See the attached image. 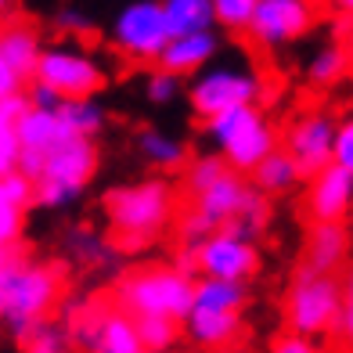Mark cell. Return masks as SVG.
I'll return each instance as SVG.
<instances>
[{
  "label": "cell",
  "instance_id": "cell-1",
  "mask_svg": "<svg viewBox=\"0 0 353 353\" xmlns=\"http://www.w3.org/2000/svg\"><path fill=\"white\" fill-rule=\"evenodd\" d=\"M173 213V191L163 181H141L112 188L105 195V216L119 234L123 249H141L166 228Z\"/></svg>",
  "mask_w": 353,
  "mask_h": 353
},
{
  "label": "cell",
  "instance_id": "cell-2",
  "mask_svg": "<svg viewBox=\"0 0 353 353\" xmlns=\"http://www.w3.org/2000/svg\"><path fill=\"white\" fill-rule=\"evenodd\" d=\"M94 170H98V148L94 137L83 134H69L61 137L51 152L43 155L40 173L33 176V199L47 210H65L72 205L83 188L90 184Z\"/></svg>",
  "mask_w": 353,
  "mask_h": 353
},
{
  "label": "cell",
  "instance_id": "cell-3",
  "mask_svg": "<svg viewBox=\"0 0 353 353\" xmlns=\"http://www.w3.org/2000/svg\"><path fill=\"white\" fill-rule=\"evenodd\" d=\"M58 303V270L40 263H22L8 252L0 270V317L14 335H22L33 321L47 317Z\"/></svg>",
  "mask_w": 353,
  "mask_h": 353
},
{
  "label": "cell",
  "instance_id": "cell-4",
  "mask_svg": "<svg viewBox=\"0 0 353 353\" xmlns=\"http://www.w3.org/2000/svg\"><path fill=\"white\" fill-rule=\"evenodd\" d=\"M205 130H210L220 159L238 173H249L278 144L274 126H270L267 116L256 108V101L231 105V108L216 112V116L205 119Z\"/></svg>",
  "mask_w": 353,
  "mask_h": 353
},
{
  "label": "cell",
  "instance_id": "cell-5",
  "mask_svg": "<svg viewBox=\"0 0 353 353\" xmlns=\"http://www.w3.org/2000/svg\"><path fill=\"white\" fill-rule=\"evenodd\" d=\"M191 285H195V278L181 267H148L119 285V303L134 317L163 314L173 321H184L191 307Z\"/></svg>",
  "mask_w": 353,
  "mask_h": 353
},
{
  "label": "cell",
  "instance_id": "cell-6",
  "mask_svg": "<svg viewBox=\"0 0 353 353\" xmlns=\"http://www.w3.org/2000/svg\"><path fill=\"white\" fill-rule=\"evenodd\" d=\"M288 332L310 335V339H321V335L335 332V317H339V281L325 270L303 267L292 292H288Z\"/></svg>",
  "mask_w": 353,
  "mask_h": 353
},
{
  "label": "cell",
  "instance_id": "cell-7",
  "mask_svg": "<svg viewBox=\"0 0 353 353\" xmlns=\"http://www.w3.org/2000/svg\"><path fill=\"white\" fill-rule=\"evenodd\" d=\"M263 94V76L245 65H202L191 79V108L195 116L210 119L231 105H249Z\"/></svg>",
  "mask_w": 353,
  "mask_h": 353
},
{
  "label": "cell",
  "instance_id": "cell-8",
  "mask_svg": "<svg viewBox=\"0 0 353 353\" xmlns=\"http://www.w3.org/2000/svg\"><path fill=\"white\" fill-rule=\"evenodd\" d=\"M112 43L134 61H155L163 43L170 40V29L163 19L159 0H126L112 19Z\"/></svg>",
  "mask_w": 353,
  "mask_h": 353
},
{
  "label": "cell",
  "instance_id": "cell-9",
  "mask_svg": "<svg viewBox=\"0 0 353 353\" xmlns=\"http://www.w3.org/2000/svg\"><path fill=\"white\" fill-rule=\"evenodd\" d=\"M310 26L314 0H256L242 33L263 51H278V47H288L299 37H307Z\"/></svg>",
  "mask_w": 353,
  "mask_h": 353
},
{
  "label": "cell",
  "instance_id": "cell-10",
  "mask_svg": "<svg viewBox=\"0 0 353 353\" xmlns=\"http://www.w3.org/2000/svg\"><path fill=\"white\" fill-rule=\"evenodd\" d=\"M33 76L51 83L61 98H87V94H98V87L105 83L98 58L87 54L83 47H69V43L43 47Z\"/></svg>",
  "mask_w": 353,
  "mask_h": 353
},
{
  "label": "cell",
  "instance_id": "cell-11",
  "mask_svg": "<svg viewBox=\"0 0 353 353\" xmlns=\"http://www.w3.org/2000/svg\"><path fill=\"white\" fill-rule=\"evenodd\" d=\"M195 267L205 278H228V281H249L260 270V252L256 242L234 234V231H210L195 245Z\"/></svg>",
  "mask_w": 353,
  "mask_h": 353
},
{
  "label": "cell",
  "instance_id": "cell-12",
  "mask_svg": "<svg viewBox=\"0 0 353 353\" xmlns=\"http://www.w3.org/2000/svg\"><path fill=\"white\" fill-rule=\"evenodd\" d=\"M14 134H19V166H14V170L26 173L29 181L40 173L43 155L51 152L61 137H69L65 123L58 119V112L33 108V105H26V112L14 119Z\"/></svg>",
  "mask_w": 353,
  "mask_h": 353
},
{
  "label": "cell",
  "instance_id": "cell-13",
  "mask_svg": "<svg viewBox=\"0 0 353 353\" xmlns=\"http://www.w3.org/2000/svg\"><path fill=\"white\" fill-rule=\"evenodd\" d=\"M332 137H335V119L325 112H310L299 123H292V130L285 137V152L299 166V176H314L321 166L332 163Z\"/></svg>",
  "mask_w": 353,
  "mask_h": 353
},
{
  "label": "cell",
  "instance_id": "cell-14",
  "mask_svg": "<svg viewBox=\"0 0 353 353\" xmlns=\"http://www.w3.org/2000/svg\"><path fill=\"white\" fill-rule=\"evenodd\" d=\"M353 210V173L343 166H321L310 176L307 191V213L310 220H346Z\"/></svg>",
  "mask_w": 353,
  "mask_h": 353
},
{
  "label": "cell",
  "instance_id": "cell-15",
  "mask_svg": "<svg viewBox=\"0 0 353 353\" xmlns=\"http://www.w3.org/2000/svg\"><path fill=\"white\" fill-rule=\"evenodd\" d=\"M216 33L213 29H195V33H176L163 43L155 65L159 69H170L176 76H195L202 65H210L213 54H216Z\"/></svg>",
  "mask_w": 353,
  "mask_h": 353
},
{
  "label": "cell",
  "instance_id": "cell-16",
  "mask_svg": "<svg viewBox=\"0 0 353 353\" xmlns=\"http://www.w3.org/2000/svg\"><path fill=\"white\" fill-rule=\"evenodd\" d=\"M79 343H87L98 353H141V339H137V325L134 314L126 310H108L98 314V321L90 317V325L79 328Z\"/></svg>",
  "mask_w": 353,
  "mask_h": 353
},
{
  "label": "cell",
  "instance_id": "cell-17",
  "mask_svg": "<svg viewBox=\"0 0 353 353\" xmlns=\"http://www.w3.org/2000/svg\"><path fill=\"white\" fill-rule=\"evenodd\" d=\"M245 181H242V173L238 170H223L220 176H213L210 184H205L202 191H195V195H191V210L195 213H202L205 220L213 223V228H223V223L231 220V213L238 210V202H242V195H245Z\"/></svg>",
  "mask_w": 353,
  "mask_h": 353
},
{
  "label": "cell",
  "instance_id": "cell-18",
  "mask_svg": "<svg viewBox=\"0 0 353 353\" xmlns=\"http://www.w3.org/2000/svg\"><path fill=\"white\" fill-rule=\"evenodd\" d=\"M184 332L195 346H228L242 332V310H205V307H188L184 314Z\"/></svg>",
  "mask_w": 353,
  "mask_h": 353
},
{
  "label": "cell",
  "instance_id": "cell-19",
  "mask_svg": "<svg viewBox=\"0 0 353 353\" xmlns=\"http://www.w3.org/2000/svg\"><path fill=\"white\" fill-rule=\"evenodd\" d=\"M350 260V234L343 220H314V231L307 238V267L335 274Z\"/></svg>",
  "mask_w": 353,
  "mask_h": 353
},
{
  "label": "cell",
  "instance_id": "cell-20",
  "mask_svg": "<svg viewBox=\"0 0 353 353\" xmlns=\"http://www.w3.org/2000/svg\"><path fill=\"white\" fill-rule=\"evenodd\" d=\"M40 51H43V43H40V37H37V29H33V26L11 22V26L0 29V58H4L22 79H26V76H33Z\"/></svg>",
  "mask_w": 353,
  "mask_h": 353
},
{
  "label": "cell",
  "instance_id": "cell-21",
  "mask_svg": "<svg viewBox=\"0 0 353 353\" xmlns=\"http://www.w3.org/2000/svg\"><path fill=\"white\" fill-rule=\"evenodd\" d=\"M249 173H252V188H260L263 195H285V191H292L296 181H299V166L292 163V155L285 148H278V144Z\"/></svg>",
  "mask_w": 353,
  "mask_h": 353
},
{
  "label": "cell",
  "instance_id": "cell-22",
  "mask_svg": "<svg viewBox=\"0 0 353 353\" xmlns=\"http://www.w3.org/2000/svg\"><path fill=\"white\" fill-rule=\"evenodd\" d=\"M137 148L155 170H163V173H173V170L188 166V144L181 137L166 134V130H144L137 137Z\"/></svg>",
  "mask_w": 353,
  "mask_h": 353
},
{
  "label": "cell",
  "instance_id": "cell-23",
  "mask_svg": "<svg viewBox=\"0 0 353 353\" xmlns=\"http://www.w3.org/2000/svg\"><path fill=\"white\" fill-rule=\"evenodd\" d=\"M267 220H270V202H267V195L260 188H245V195H242V202H238V210L231 213V220L223 223L228 231H234V234H242V238H249V242H256L263 231H267Z\"/></svg>",
  "mask_w": 353,
  "mask_h": 353
},
{
  "label": "cell",
  "instance_id": "cell-24",
  "mask_svg": "<svg viewBox=\"0 0 353 353\" xmlns=\"http://www.w3.org/2000/svg\"><path fill=\"white\" fill-rule=\"evenodd\" d=\"M170 37L195 33V29H213V4L210 0H159Z\"/></svg>",
  "mask_w": 353,
  "mask_h": 353
},
{
  "label": "cell",
  "instance_id": "cell-25",
  "mask_svg": "<svg viewBox=\"0 0 353 353\" xmlns=\"http://www.w3.org/2000/svg\"><path fill=\"white\" fill-rule=\"evenodd\" d=\"M54 112H58V119L65 123L69 134L94 137V134H101V126H105V108L94 101V94H87V98H61V105Z\"/></svg>",
  "mask_w": 353,
  "mask_h": 353
},
{
  "label": "cell",
  "instance_id": "cell-26",
  "mask_svg": "<svg viewBox=\"0 0 353 353\" xmlns=\"http://www.w3.org/2000/svg\"><path fill=\"white\" fill-rule=\"evenodd\" d=\"M26 105L29 101L22 98V94L0 98V176L19 166V134H14V119L26 112Z\"/></svg>",
  "mask_w": 353,
  "mask_h": 353
},
{
  "label": "cell",
  "instance_id": "cell-27",
  "mask_svg": "<svg viewBox=\"0 0 353 353\" xmlns=\"http://www.w3.org/2000/svg\"><path fill=\"white\" fill-rule=\"evenodd\" d=\"M26 350H33V353H61V350H69V332L61 328V325H54V321H47V317H40V321H33L22 335H14Z\"/></svg>",
  "mask_w": 353,
  "mask_h": 353
},
{
  "label": "cell",
  "instance_id": "cell-28",
  "mask_svg": "<svg viewBox=\"0 0 353 353\" xmlns=\"http://www.w3.org/2000/svg\"><path fill=\"white\" fill-rule=\"evenodd\" d=\"M134 325H137V339L144 350H170L176 343V325L181 321L163 317V314H141L134 317Z\"/></svg>",
  "mask_w": 353,
  "mask_h": 353
},
{
  "label": "cell",
  "instance_id": "cell-29",
  "mask_svg": "<svg viewBox=\"0 0 353 353\" xmlns=\"http://www.w3.org/2000/svg\"><path fill=\"white\" fill-rule=\"evenodd\" d=\"M346 65H350V54L343 51V47H321V51L310 58V65H307V79L314 87H328V83L346 76Z\"/></svg>",
  "mask_w": 353,
  "mask_h": 353
},
{
  "label": "cell",
  "instance_id": "cell-30",
  "mask_svg": "<svg viewBox=\"0 0 353 353\" xmlns=\"http://www.w3.org/2000/svg\"><path fill=\"white\" fill-rule=\"evenodd\" d=\"M210 4H213V26L242 33L252 8H256V0H210Z\"/></svg>",
  "mask_w": 353,
  "mask_h": 353
},
{
  "label": "cell",
  "instance_id": "cell-31",
  "mask_svg": "<svg viewBox=\"0 0 353 353\" xmlns=\"http://www.w3.org/2000/svg\"><path fill=\"white\" fill-rule=\"evenodd\" d=\"M22 234V205L8 199L4 184H0V249H11Z\"/></svg>",
  "mask_w": 353,
  "mask_h": 353
},
{
  "label": "cell",
  "instance_id": "cell-32",
  "mask_svg": "<svg viewBox=\"0 0 353 353\" xmlns=\"http://www.w3.org/2000/svg\"><path fill=\"white\" fill-rule=\"evenodd\" d=\"M335 332L339 339L353 346V263L346 267V274L339 281V317H335Z\"/></svg>",
  "mask_w": 353,
  "mask_h": 353
},
{
  "label": "cell",
  "instance_id": "cell-33",
  "mask_svg": "<svg viewBox=\"0 0 353 353\" xmlns=\"http://www.w3.org/2000/svg\"><path fill=\"white\" fill-rule=\"evenodd\" d=\"M144 94H148L152 105H173L176 98H181V76L170 72V69H159L148 76V87H144Z\"/></svg>",
  "mask_w": 353,
  "mask_h": 353
},
{
  "label": "cell",
  "instance_id": "cell-34",
  "mask_svg": "<svg viewBox=\"0 0 353 353\" xmlns=\"http://www.w3.org/2000/svg\"><path fill=\"white\" fill-rule=\"evenodd\" d=\"M223 170H228V163H223L220 155H202V159H195V163L188 166V191L195 195V191H202V188L210 184L213 176H220Z\"/></svg>",
  "mask_w": 353,
  "mask_h": 353
},
{
  "label": "cell",
  "instance_id": "cell-35",
  "mask_svg": "<svg viewBox=\"0 0 353 353\" xmlns=\"http://www.w3.org/2000/svg\"><path fill=\"white\" fill-rule=\"evenodd\" d=\"M332 163L353 173V119L335 123V137H332Z\"/></svg>",
  "mask_w": 353,
  "mask_h": 353
},
{
  "label": "cell",
  "instance_id": "cell-36",
  "mask_svg": "<svg viewBox=\"0 0 353 353\" xmlns=\"http://www.w3.org/2000/svg\"><path fill=\"white\" fill-rule=\"evenodd\" d=\"M0 184H4V191H8V199L11 202H19L22 210L29 202H33V181H29L26 173H19V170H11V173H4L0 176Z\"/></svg>",
  "mask_w": 353,
  "mask_h": 353
},
{
  "label": "cell",
  "instance_id": "cell-37",
  "mask_svg": "<svg viewBox=\"0 0 353 353\" xmlns=\"http://www.w3.org/2000/svg\"><path fill=\"white\" fill-rule=\"evenodd\" d=\"M29 105H33V108H58L61 105V94L51 87V83H43V79H37L33 76V87H29V98H26Z\"/></svg>",
  "mask_w": 353,
  "mask_h": 353
},
{
  "label": "cell",
  "instance_id": "cell-38",
  "mask_svg": "<svg viewBox=\"0 0 353 353\" xmlns=\"http://www.w3.org/2000/svg\"><path fill=\"white\" fill-rule=\"evenodd\" d=\"M58 29H65L72 37H83V33H90V14H83L79 8H61L58 11Z\"/></svg>",
  "mask_w": 353,
  "mask_h": 353
},
{
  "label": "cell",
  "instance_id": "cell-39",
  "mask_svg": "<svg viewBox=\"0 0 353 353\" xmlns=\"http://www.w3.org/2000/svg\"><path fill=\"white\" fill-rule=\"evenodd\" d=\"M210 231H213V223L205 220L202 213H195V210H191V213L184 216V223H181V234H184V242H188V245H199Z\"/></svg>",
  "mask_w": 353,
  "mask_h": 353
},
{
  "label": "cell",
  "instance_id": "cell-40",
  "mask_svg": "<svg viewBox=\"0 0 353 353\" xmlns=\"http://www.w3.org/2000/svg\"><path fill=\"white\" fill-rule=\"evenodd\" d=\"M274 350H278V353H314L317 346H314V339H310V335L288 332V335H281V339L274 343Z\"/></svg>",
  "mask_w": 353,
  "mask_h": 353
},
{
  "label": "cell",
  "instance_id": "cell-41",
  "mask_svg": "<svg viewBox=\"0 0 353 353\" xmlns=\"http://www.w3.org/2000/svg\"><path fill=\"white\" fill-rule=\"evenodd\" d=\"M19 87H22V76L14 72L4 58H0V98H8V94H19Z\"/></svg>",
  "mask_w": 353,
  "mask_h": 353
},
{
  "label": "cell",
  "instance_id": "cell-42",
  "mask_svg": "<svg viewBox=\"0 0 353 353\" xmlns=\"http://www.w3.org/2000/svg\"><path fill=\"white\" fill-rule=\"evenodd\" d=\"M11 8H14V0H0V19H8Z\"/></svg>",
  "mask_w": 353,
  "mask_h": 353
},
{
  "label": "cell",
  "instance_id": "cell-43",
  "mask_svg": "<svg viewBox=\"0 0 353 353\" xmlns=\"http://www.w3.org/2000/svg\"><path fill=\"white\" fill-rule=\"evenodd\" d=\"M335 4H339V8L346 11V14H353V0H335Z\"/></svg>",
  "mask_w": 353,
  "mask_h": 353
},
{
  "label": "cell",
  "instance_id": "cell-44",
  "mask_svg": "<svg viewBox=\"0 0 353 353\" xmlns=\"http://www.w3.org/2000/svg\"><path fill=\"white\" fill-rule=\"evenodd\" d=\"M4 260H8V249H0V270H4Z\"/></svg>",
  "mask_w": 353,
  "mask_h": 353
}]
</instances>
